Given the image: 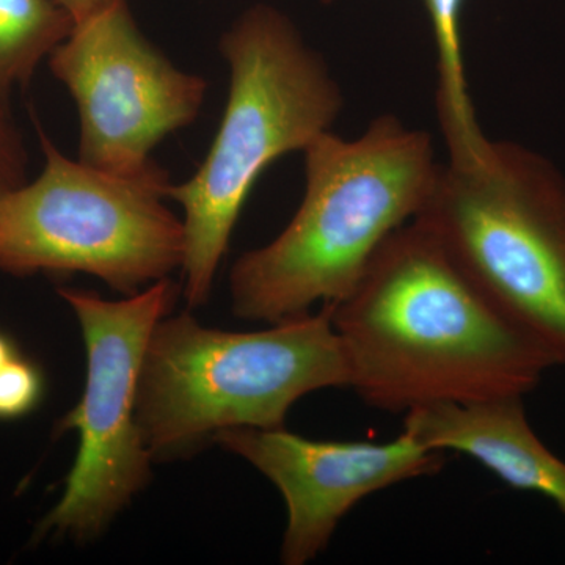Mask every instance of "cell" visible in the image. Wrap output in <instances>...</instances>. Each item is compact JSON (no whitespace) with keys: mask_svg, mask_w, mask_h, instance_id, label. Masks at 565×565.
<instances>
[{"mask_svg":"<svg viewBox=\"0 0 565 565\" xmlns=\"http://www.w3.org/2000/svg\"><path fill=\"white\" fill-rule=\"evenodd\" d=\"M329 305L349 386L379 411L523 397L555 367L416 221L385 241L345 299Z\"/></svg>","mask_w":565,"mask_h":565,"instance_id":"6da1fadb","label":"cell"},{"mask_svg":"<svg viewBox=\"0 0 565 565\" xmlns=\"http://www.w3.org/2000/svg\"><path fill=\"white\" fill-rule=\"evenodd\" d=\"M303 158L307 185L291 222L234 263L237 318L277 323L341 302L385 241L419 214L440 169L433 136L394 115L374 118L355 140L323 132Z\"/></svg>","mask_w":565,"mask_h":565,"instance_id":"7a4b0ae2","label":"cell"},{"mask_svg":"<svg viewBox=\"0 0 565 565\" xmlns=\"http://www.w3.org/2000/svg\"><path fill=\"white\" fill-rule=\"evenodd\" d=\"M218 47L230 66L218 131L191 180L169 189L184 214L182 296L191 308L210 299L234 226L264 170L332 131L344 107L326 58L273 6L245 10Z\"/></svg>","mask_w":565,"mask_h":565,"instance_id":"3957f363","label":"cell"},{"mask_svg":"<svg viewBox=\"0 0 565 565\" xmlns=\"http://www.w3.org/2000/svg\"><path fill=\"white\" fill-rule=\"evenodd\" d=\"M349 382L330 305L259 332H223L189 313L169 315L145 352L137 423L152 459H170L223 430L285 427L297 401Z\"/></svg>","mask_w":565,"mask_h":565,"instance_id":"277c9868","label":"cell"},{"mask_svg":"<svg viewBox=\"0 0 565 565\" xmlns=\"http://www.w3.org/2000/svg\"><path fill=\"white\" fill-rule=\"evenodd\" d=\"M414 221L494 310L565 366V177L523 145L492 141L440 163Z\"/></svg>","mask_w":565,"mask_h":565,"instance_id":"5b68a950","label":"cell"},{"mask_svg":"<svg viewBox=\"0 0 565 565\" xmlns=\"http://www.w3.org/2000/svg\"><path fill=\"white\" fill-rule=\"evenodd\" d=\"M39 128L44 166L0 202V273L88 274L131 296L184 262V225L161 166L137 177L63 154Z\"/></svg>","mask_w":565,"mask_h":565,"instance_id":"8992f818","label":"cell"},{"mask_svg":"<svg viewBox=\"0 0 565 565\" xmlns=\"http://www.w3.org/2000/svg\"><path fill=\"white\" fill-rule=\"evenodd\" d=\"M180 292L172 277L121 300L58 289L81 323L87 379L79 404L57 424V434H79L76 460L35 537H96L150 482L152 456L137 423V392L152 330L172 313Z\"/></svg>","mask_w":565,"mask_h":565,"instance_id":"52a82bcc","label":"cell"},{"mask_svg":"<svg viewBox=\"0 0 565 565\" xmlns=\"http://www.w3.org/2000/svg\"><path fill=\"white\" fill-rule=\"evenodd\" d=\"M47 63L79 110L77 159L122 177L156 169L152 150L191 126L206 99V81L141 33L128 0L74 24Z\"/></svg>","mask_w":565,"mask_h":565,"instance_id":"ba28073f","label":"cell"},{"mask_svg":"<svg viewBox=\"0 0 565 565\" xmlns=\"http://www.w3.org/2000/svg\"><path fill=\"white\" fill-rule=\"evenodd\" d=\"M215 444L262 471L285 500L288 523L281 563L303 565L329 545L353 505L379 490L438 473L445 452L424 448L411 435L386 444L308 440L278 429L223 430Z\"/></svg>","mask_w":565,"mask_h":565,"instance_id":"9c48e42d","label":"cell"},{"mask_svg":"<svg viewBox=\"0 0 565 565\" xmlns=\"http://www.w3.org/2000/svg\"><path fill=\"white\" fill-rule=\"evenodd\" d=\"M403 433L424 448L470 456L505 484L548 498L565 515V462L535 435L522 396L422 405L405 412Z\"/></svg>","mask_w":565,"mask_h":565,"instance_id":"30bf717a","label":"cell"},{"mask_svg":"<svg viewBox=\"0 0 565 565\" xmlns=\"http://www.w3.org/2000/svg\"><path fill=\"white\" fill-rule=\"evenodd\" d=\"M437 47L438 122L449 162L471 163L484 154L490 140L481 131L465 73L462 11L465 0H423Z\"/></svg>","mask_w":565,"mask_h":565,"instance_id":"8fae6325","label":"cell"},{"mask_svg":"<svg viewBox=\"0 0 565 565\" xmlns=\"http://www.w3.org/2000/svg\"><path fill=\"white\" fill-rule=\"evenodd\" d=\"M74 21L55 0H0V96L31 84Z\"/></svg>","mask_w":565,"mask_h":565,"instance_id":"7c38bea8","label":"cell"},{"mask_svg":"<svg viewBox=\"0 0 565 565\" xmlns=\"http://www.w3.org/2000/svg\"><path fill=\"white\" fill-rule=\"evenodd\" d=\"M46 390L43 371L18 353L0 367V422H14L32 414Z\"/></svg>","mask_w":565,"mask_h":565,"instance_id":"4fadbf2b","label":"cell"},{"mask_svg":"<svg viewBox=\"0 0 565 565\" xmlns=\"http://www.w3.org/2000/svg\"><path fill=\"white\" fill-rule=\"evenodd\" d=\"M29 152L10 99L0 96V202L28 181Z\"/></svg>","mask_w":565,"mask_h":565,"instance_id":"5bb4252c","label":"cell"},{"mask_svg":"<svg viewBox=\"0 0 565 565\" xmlns=\"http://www.w3.org/2000/svg\"><path fill=\"white\" fill-rule=\"evenodd\" d=\"M55 2L68 11L74 24H79L93 17H98L120 3L121 0H55Z\"/></svg>","mask_w":565,"mask_h":565,"instance_id":"9a60e30c","label":"cell"},{"mask_svg":"<svg viewBox=\"0 0 565 565\" xmlns=\"http://www.w3.org/2000/svg\"><path fill=\"white\" fill-rule=\"evenodd\" d=\"M18 353L21 352L18 351L17 343L11 340L9 334L0 332V367L9 363L11 359H14Z\"/></svg>","mask_w":565,"mask_h":565,"instance_id":"2e32d148","label":"cell"},{"mask_svg":"<svg viewBox=\"0 0 565 565\" xmlns=\"http://www.w3.org/2000/svg\"><path fill=\"white\" fill-rule=\"evenodd\" d=\"M321 2L323 3V6H330V3H333L334 0H321Z\"/></svg>","mask_w":565,"mask_h":565,"instance_id":"e0dca14e","label":"cell"}]
</instances>
